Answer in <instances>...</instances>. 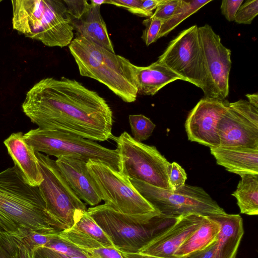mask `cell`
Masks as SVG:
<instances>
[{
	"mask_svg": "<svg viewBox=\"0 0 258 258\" xmlns=\"http://www.w3.org/2000/svg\"><path fill=\"white\" fill-rule=\"evenodd\" d=\"M22 107L41 129L99 142L107 141L112 135L113 113L106 101L75 80H41L27 92Z\"/></svg>",
	"mask_w": 258,
	"mask_h": 258,
	"instance_id": "6da1fadb",
	"label": "cell"
},
{
	"mask_svg": "<svg viewBox=\"0 0 258 258\" xmlns=\"http://www.w3.org/2000/svg\"><path fill=\"white\" fill-rule=\"evenodd\" d=\"M65 229L48 211L38 186L27 183L14 166L0 172V233Z\"/></svg>",
	"mask_w": 258,
	"mask_h": 258,
	"instance_id": "7a4b0ae2",
	"label": "cell"
},
{
	"mask_svg": "<svg viewBox=\"0 0 258 258\" xmlns=\"http://www.w3.org/2000/svg\"><path fill=\"white\" fill-rule=\"evenodd\" d=\"M69 47L82 76L99 81L125 102L136 101V65L81 36H75Z\"/></svg>",
	"mask_w": 258,
	"mask_h": 258,
	"instance_id": "3957f363",
	"label": "cell"
},
{
	"mask_svg": "<svg viewBox=\"0 0 258 258\" xmlns=\"http://www.w3.org/2000/svg\"><path fill=\"white\" fill-rule=\"evenodd\" d=\"M13 29L49 47H63L74 38L67 7L60 0H12Z\"/></svg>",
	"mask_w": 258,
	"mask_h": 258,
	"instance_id": "277c9868",
	"label": "cell"
},
{
	"mask_svg": "<svg viewBox=\"0 0 258 258\" xmlns=\"http://www.w3.org/2000/svg\"><path fill=\"white\" fill-rule=\"evenodd\" d=\"M119 251L137 253L177 218L160 213L129 215L117 212L106 204L87 209Z\"/></svg>",
	"mask_w": 258,
	"mask_h": 258,
	"instance_id": "5b68a950",
	"label": "cell"
},
{
	"mask_svg": "<svg viewBox=\"0 0 258 258\" xmlns=\"http://www.w3.org/2000/svg\"><path fill=\"white\" fill-rule=\"evenodd\" d=\"M24 137L35 152L57 158L66 156L86 162L89 160L100 162L122 172V161L117 148L108 149L96 141L69 133L39 127L30 130Z\"/></svg>",
	"mask_w": 258,
	"mask_h": 258,
	"instance_id": "8992f818",
	"label": "cell"
},
{
	"mask_svg": "<svg viewBox=\"0 0 258 258\" xmlns=\"http://www.w3.org/2000/svg\"><path fill=\"white\" fill-rule=\"evenodd\" d=\"M129 179L139 192L163 215L178 218L190 214L215 216L226 213L202 187L185 184L172 190Z\"/></svg>",
	"mask_w": 258,
	"mask_h": 258,
	"instance_id": "52a82bcc",
	"label": "cell"
},
{
	"mask_svg": "<svg viewBox=\"0 0 258 258\" xmlns=\"http://www.w3.org/2000/svg\"><path fill=\"white\" fill-rule=\"evenodd\" d=\"M87 167L101 200L115 211L129 215L160 213L122 172L92 160L87 162Z\"/></svg>",
	"mask_w": 258,
	"mask_h": 258,
	"instance_id": "ba28073f",
	"label": "cell"
},
{
	"mask_svg": "<svg viewBox=\"0 0 258 258\" xmlns=\"http://www.w3.org/2000/svg\"><path fill=\"white\" fill-rule=\"evenodd\" d=\"M110 139L117 144L122 161V172L160 188L171 189L168 184L170 163L154 146L135 140L126 132Z\"/></svg>",
	"mask_w": 258,
	"mask_h": 258,
	"instance_id": "9c48e42d",
	"label": "cell"
},
{
	"mask_svg": "<svg viewBox=\"0 0 258 258\" xmlns=\"http://www.w3.org/2000/svg\"><path fill=\"white\" fill-rule=\"evenodd\" d=\"M35 154L43 177L38 188L47 209L66 229L71 228L87 211L86 206L71 188L55 161L42 153Z\"/></svg>",
	"mask_w": 258,
	"mask_h": 258,
	"instance_id": "30bf717a",
	"label": "cell"
},
{
	"mask_svg": "<svg viewBox=\"0 0 258 258\" xmlns=\"http://www.w3.org/2000/svg\"><path fill=\"white\" fill-rule=\"evenodd\" d=\"M157 62L181 77L207 91L208 73L199 27L195 25L181 32L171 40L160 55Z\"/></svg>",
	"mask_w": 258,
	"mask_h": 258,
	"instance_id": "8fae6325",
	"label": "cell"
},
{
	"mask_svg": "<svg viewBox=\"0 0 258 258\" xmlns=\"http://www.w3.org/2000/svg\"><path fill=\"white\" fill-rule=\"evenodd\" d=\"M223 147H258V108L240 99L229 103L218 124Z\"/></svg>",
	"mask_w": 258,
	"mask_h": 258,
	"instance_id": "7c38bea8",
	"label": "cell"
},
{
	"mask_svg": "<svg viewBox=\"0 0 258 258\" xmlns=\"http://www.w3.org/2000/svg\"><path fill=\"white\" fill-rule=\"evenodd\" d=\"M208 73L205 98L226 99L229 92L231 50L208 24L199 27Z\"/></svg>",
	"mask_w": 258,
	"mask_h": 258,
	"instance_id": "4fadbf2b",
	"label": "cell"
},
{
	"mask_svg": "<svg viewBox=\"0 0 258 258\" xmlns=\"http://www.w3.org/2000/svg\"><path fill=\"white\" fill-rule=\"evenodd\" d=\"M229 103L226 99H201L189 112L185 122L188 140L210 148L219 147L218 124Z\"/></svg>",
	"mask_w": 258,
	"mask_h": 258,
	"instance_id": "5bb4252c",
	"label": "cell"
},
{
	"mask_svg": "<svg viewBox=\"0 0 258 258\" xmlns=\"http://www.w3.org/2000/svg\"><path fill=\"white\" fill-rule=\"evenodd\" d=\"M190 214L180 216L153 238L138 252L163 258H174L179 246L199 227L204 217Z\"/></svg>",
	"mask_w": 258,
	"mask_h": 258,
	"instance_id": "9a60e30c",
	"label": "cell"
},
{
	"mask_svg": "<svg viewBox=\"0 0 258 258\" xmlns=\"http://www.w3.org/2000/svg\"><path fill=\"white\" fill-rule=\"evenodd\" d=\"M55 161L60 171L77 196L87 204L97 205L102 201L87 167V162L62 156Z\"/></svg>",
	"mask_w": 258,
	"mask_h": 258,
	"instance_id": "2e32d148",
	"label": "cell"
},
{
	"mask_svg": "<svg viewBox=\"0 0 258 258\" xmlns=\"http://www.w3.org/2000/svg\"><path fill=\"white\" fill-rule=\"evenodd\" d=\"M4 143L24 180L31 186H38L43 181L42 175L35 152L26 142L24 134L13 133Z\"/></svg>",
	"mask_w": 258,
	"mask_h": 258,
	"instance_id": "e0dca14e",
	"label": "cell"
},
{
	"mask_svg": "<svg viewBox=\"0 0 258 258\" xmlns=\"http://www.w3.org/2000/svg\"><path fill=\"white\" fill-rule=\"evenodd\" d=\"M58 234L82 249L114 246L108 236L87 211L78 218L71 228Z\"/></svg>",
	"mask_w": 258,
	"mask_h": 258,
	"instance_id": "ac0fdd59",
	"label": "cell"
},
{
	"mask_svg": "<svg viewBox=\"0 0 258 258\" xmlns=\"http://www.w3.org/2000/svg\"><path fill=\"white\" fill-rule=\"evenodd\" d=\"M75 36H81L115 53L107 27L100 13V6L91 3L77 17L71 19Z\"/></svg>",
	"mask_w": 258,
	"mask_h": 258,
	"instance_id": "d6986e66",
	"label": "cell"
},
{
	"mask_svg": "<svg viewBox=\"0 0 258 258\" xmlns=\"http://www.w3.org/2000/svg\"><path fill=\"white\" fill-rule=\"evenodd\" d=\"M210 149L218 165L239 175L258 174V147H218Z\"/></svg>",
	"mask_w": 258,
	"mask_h": 258,
	"instance_id": "ffe728a7",
	"label": "cell"
},
{
	"mask_svg": "<svg viewBox=\"0 0 258 258\" xmlns=\"http://www.w3.org/2000/svg\"><path fill=\"white\" fill-rule=\"evenodd\" d=\"M221 224L213 258H236L244 234L243 220L239 214L212 216Z\"/></svg>",
	"mask_w": 258,
	"mask_h": 258,
	"instance_id": "44dd1931",
	"label": "cell"
},
{
	"mask_svg": "<svg viewBox=\"0 0 258 258\" xmlns=\"http://www.w3.org/2000/svg\"><path fill=\"white\" fill-rule=\"evenodd\" d=\"M135 82L138 94L153 96L163 87L176 80H183L179 75L157 61L147 67L136 66Z\"/></svg>",
	"mask_w": 258,
	"mask_h": 258,
	"instance_id": "7402d4cb",
	"label": "cell"
},
{
	"mask_svg": "<svg viewBox=\"0 0 258 258\" xmlns=\"http://www.w3.org/2000/svg\"><path fill=\"white\" fill-rule=\"evenodd\" d=\"M221 230L220 222L212 216H204L199 227L179 246L174 258H183L203 250L218 239Z\"/></svg>",
	"mask_w": 258,
	"mask_h": 258,
	"instance_id": "603a6c76",
	"label": "cell"
},
{
	"mask_svg": "<svg viewBox=\"0 0 258 258\" xmlns=\"http://www.w3.org/2000/svg\"><path fill=\"white\" fill-rule=\"evenodd\" d=\"M236 189L232 194L237 200L241 214L253 216L258 214V174L240 175Z\"/></svg>",
	"mask_w": 258,
	"mask_h": 258,
	"instance_id": "cb8c5ba5",
	"label": "cell"
},
{
	"mask_svg": "<svg viewBox=\"0 0 258 258\" xmlns=\"http://www.w3.org/2000/svg\"><path fill=\"white\" fill-rule=\"evenodd\" d=\"M34 258H88L85 251L55 234L44 246L36 249Z\"/></svg>",
	"mask_w": 258,
	"mask_h": 258,
	"instance_id": "d4e9b609",
	"label": "cell"
},
{
	"mask_svg": "<svg viewBox=\"0 0 258 258\" xmlns=\"http://www.w3.org/2000/svg\"><path fill=\"white\" fill-rule=\"evenodd\" d=\"M211 1L212 0H179L173 15L163 22L158 35V39L167 36L183 21Z\"/></svg>",
	"mask_w": 258,
	"mask_h": 258,
	"instance_id": "484cf974",
	"label": "cell"
},
{
	"mask_svg": "<svg viewBox=\"0 0 258 258\" xmlns=\"http://www.w3.org/2000/svg\"><path fill=\"white\" fill-rule=\"evenodd\" d=\"M128 120L133 138L140 142L147 140L156 127L150 118L143 114L130 115Z\"/></svg>",
	"mask_w": 258,
	"mask_h": 258,
	"instance_id": "4316f807",
	"label": "cell"
},
{
	"mask_svg": "<svg viewBox=\"0 0 258 258\" xmlns=\"http://www.w3.org/2000/svg\"><path fill=\"white\" fill-rule=\"evenodd\" d=\"M14 233L18 234L24 243L33 252L37 248L45 246L55 234L27 230L21 231Z\"/></svg>",
	"mask_w": 258,
	"mask_h": 258,
	"instance_id": "83f0119b",
	"label": "cell"
},
{
	"mask_svg": "<svg viewBox=\"0 0 258 258\" xmlns=\"http://www.w3.org/2000/svg\"><path fill=\"white\" fill-rule=\"evenodd\" d=\"M257 14L258 0H247L239 7L234 21L239 24H250Z\"/></svg>",
	"mask_w": 258,
	"mask_h": 258,
	"instance_id": "f1b7e54d",
	"label": "cell"
},
{
	"mask_svg": "<svg viewBox=\"0 0 258 258\" xmlns=\"http://www.w3.org/2000/svg\"><path fill=\"white\" fill-rule=\"evenodd\" d=\"M163 21L160 19L150 17L143 21L145 27L143 31L142 38L147 46L156 42Z\"/></svg>",
	"mask_w": 258,
	"mask_h": 258,
	"instance_id": "f546056e",
	"label": "cell"
},
{
	"mask_svg": "<svg viewBox=\"0 0 258 258\" xmlns=\"http://www.w3.org/2000/svg\"><path fill=\"white\" fill-rule=\"evenodd\" d=\"M187 174L177 163H170L168 170V184L172 190H176L185 184Z\"/></svg>",
	"mask_w": 258,
	"mask_h": 258,
	"instance_id": "4dcf8cb0",
	"label": "cell"
},
{
	"mask_svg": "<svg viewBox=\"0 0 258 258\" xmlns=\"http://www.w3.org/2000/svg\"><path fill=\"white\" fill-rule=\"evenodd\" d=\"M106 4L122 7L140 17L148 18L152 16L143 9L142 0H105Z\"/></svg>",
	"mask_w": 258,
	"mask_h": 258,
	"instance_id": "1f68e13d",
	"label": "cell"
},
{
	"mask_svg": "<svg viewBox=\"0 0 258 258\" xmlns=\"http://www.w3.org/2000/svg\"><path fill=\"white\" fill-rule=\"evenodd\" d=\"M179 1V0H162L151 17L160 19L164 22L173 15Z\"/></svg>",
	"mask_w": 258,
	"mask_h": 258,
	"instance_id": "d6a6232c",
	"label": "cell"
},
{
	"mask_svg": "<svg viewBox=\"0 0 258 258\" xmlns=\"http://www.w3.org/2000/svg\"><path fill=\"white\" fill-rule=\"evenodd\" d=\"M83 250L88 258H124L120 251L114 246Z\"/></svg>",
	"mask_w": 258,
	"mask_h": 258,
	"instance_id": "836d02e7",
	"label": "cell"
},
{
	"mask_svg": "<svg viewBox=\"0 0 258 258\" xmlns=\"http://www.w3.org/2000/svg\"><path fill=\"white\" fill-rule=\"evenodd\" d=\"M0 258H16L10 233H0Z\"/></svg>",
	"mask_w": 258,
	"mask_h": 258,
	"instance_id": "e575fe53",
	"label": "cell"
},
{
	"mask_svg": "<svg viewBox=\"0 0 258 258\" xmlns=\"http://www.w3.org/2000/svg\"><path fill=\"white\" fill-rule=\"evenodd\" d=\"M243 0H223L220 9L221 13L227 21H234L236 14Z\"/></svg>",
	"mask_w": 258,
	"mask_h": 258,
	"instance_id": "d590c367",
	"label": "cell"
},
{
	"mask_svg": "<svg viewBox=\"0 0 258 258\" xmlns=\"http://www.w3.org/2000/svg\"><path fill=\"white\" fill-rule=\"evenodd\" d=\"M12 237L16 258H34V252L27 246L21 237L16 233H10Z\"/></svg>",
	"mask_w": 258,
	"mask_h": 258,
	"instance_id": "8d00e7d4",
	"label": "cell"
},
{
	"mask_svg": "<svg viewBox=\"0 0 258 258\" xmlns=\"http://www.w3.org/2000/svg\"><path fill=\"white\" fill-rule=\"evenodd\" d=\"M162 0H142L143 9L147 13L153 15V11L155 10Z\"/></svg>",
	"mask_w": 258,
	"mask_h": 258,
	"instance_id": "74e56055",
	"label": "cell"
},
{
	"mask_svg": "<svg viewBox=\"0 0 258 258\" xmlns=\"http://www.w3.org/2000/svg\"><path fill=\"white\" fill-rule=\"evenodd\" d=\"M124 258H163L156 256L146 254L140 252L128 253L121 252Z\"/></svg>",
	"mask_w": 258,
	"mask_h": 258,
	"instance_id": "f35d334b",
	"label": "cell"
},
{
	"mask_svg": "<svg viewBox=\"0 0 258 258\" xmlns=\"http://www.w3.org/2000/svg\"><path fill=\"white\" fill-rule=\"evenodd\" d=\"M247 98L248 102L254 107L258 108V95L257 93L252 94H247L245 95Z\"/></svg>",
	"mask_w": 258,
	"mask_h": 258,
	"instance_id": "ab89813d",
	"label": "cell"
},
{
	"mask_svg": "<svg viewBox=\"0 0 258 258\" xmlns=\"http://www.w3.org/2000/svg\"><path fill=\"white\" fill-rule=\"evenodd\" d=\"M105 0H92L91 4L95 6H101L102 4H105Z\"/></svg>",
	"mask_w": 258,
	"mask_h": 258,
	"instance_id": "60d3db41",
	"label": "cell"
}]
</instances>
